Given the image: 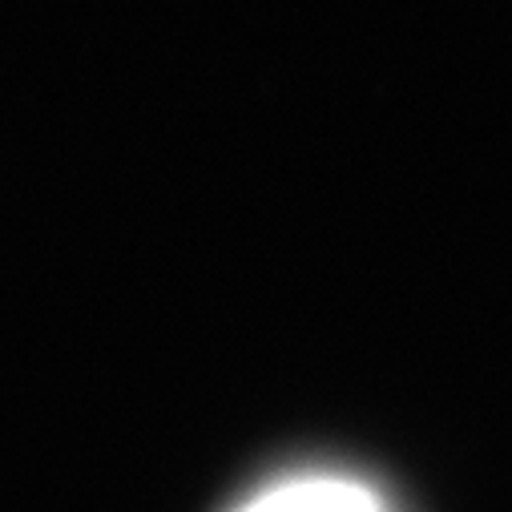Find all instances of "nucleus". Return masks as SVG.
Returning <instances> with one entry per match:
<instances>
[{"mask_svg": "<svg viewBox=\"0 0 512 512\" xmlns=\"http://www.w3.org/2000/svg\"><path fill=\"white\" fill-rule=\"evenodd\" d=\"M226 512H404V504L359 464L295 460L263 472Z\"/></svg>", "mask_w": 512, "mask_h": 512, "instance_id": "nucleus-1", "label": "nucleus"}]
</instances>
